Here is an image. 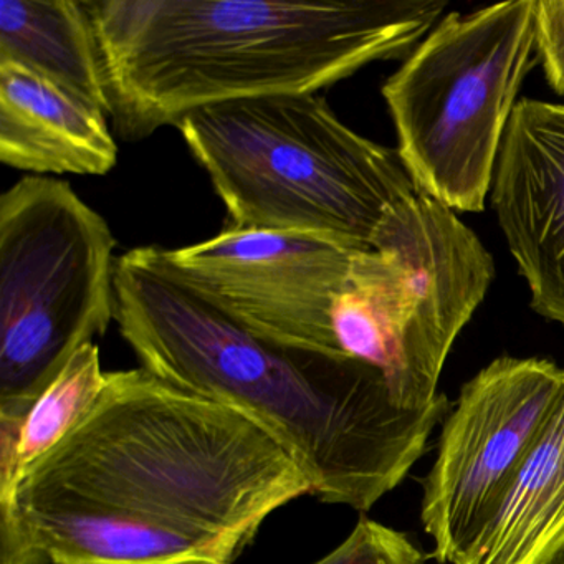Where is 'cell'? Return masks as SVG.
Returning <instances> with one entry per match:
<instances>
[{
	"label": "cell",
	"instance_id": "cell-1",
	"mask_svg": "<svg viewBox=\"0 0 564 564\" xmlns=\"http://www.w3.org/2000/svg\"><path fill=\"white\" fill-rule=\"evenodd\" d=\"M305 495L302 465L242 412L144 368L107 372L0 503V564H234Z\"/></svg>",
	"mask_w": 564,
	"mask_h": 564
},
{
	"label": "cell",
	"instance_id": "cell-2",
	"mask_svg": "<svg viewBox=\"0 0 564 564\" xmlns=\"http://www.w3.org/2000/svg\"><path fill=\"white\" fill-rule=\"evenodd\" d=\"M115 322L141 368L265 429L323 503L371 510L452 411L442 392L422 411L399 408L371 366L259 338L181 280L161 247L117 259Z\"/></svg>",
	"mask_w": 564,
	"mask_h": 564
},
{
	"label": "cell",
	"instance_id": "cell-3",
	"mask_svg": "<svg viewBox=\"0 0 564 564\" xmlns=\"http://www.w3.org/2000/svg\"><path fill=\"white\" fill-rule=\"evenodd\" d=\"M115 133L141 141L193 111L316 94L409 54L442 0H84Z\"/></svg>",
	"mask_w": 564,
	"mask_h": 564
},
{
	"label": "cell",
	"instance_id": "cell-4",
	"mask_svg": "<svg viewBox=\"0 0 564 564\" xmlns=\"http://www.w3.org/2000/svg\"><path fill=\"white\" fill-rule=\"evenodd\" d=\"M176 128L236 229L371 247L389 214L419 193L398 150L346 127L316 94L214 105Z\"/></svg>",
	"mask_w": 564,
	"mask_h": 564
},
{
	"label": "cell",
	"instance_id": "cell-5",
	"mask_svg": "<svg viewBox=\"0 0 564 564\" xmlns=\"http://www.w3.org/2000/svg\"><path fill=\"white\" fill-rule=\"evenodd\" d=\"M494 279L477 234L419 191L356 252L329 315L336 356L381 372L399 408H431L448 352Z\"/></svg>",
	"mask_w": 564,
	"mask_h": 564
},
{
	"label": "cell",
	"instance_id": "cell-6",
	"mask_svg": "<svg viewBox=\"0 0 564 564\" xmlns=\"http://www.w3.org/2000/svg\"><path fill=\"white\" fill-rule=\"evenodd\" d=\"M534 12L536 0L451 12L382 87L402 164L448 209H485L536 48Z\"/></svg>",
	"mask_w": 564,
	"mask_h": 564
},
{
	"label": "cell",
	"instance_id": "cell-7",
	"mask_svg": "<svg viewBox=\"0 0 564 564\" xmlns=\"http://www.w3.org/2000/svg\"><path fill=\"white\" fill-rule=\"evenodd\" d=\"M107 220L65 181L25 176L0 197V429H15L75 351L115 319Z\"/></svg>",
	"mask_w": 564,
	"mask_h": 564
},
{
	"label": "cell",
	"instance_id": "cell-8",
	"mask_svg": "<svg viewBox=\"0 0 564 564\" xmlns=\"http://www.w3.org/2000/svg\"><path fill=\"white\" fill-rule=\"evenodd\" d=\"M564 384L550 359H495L462 388L424 478L421 520L432 556L458 564L543 431Z\"/></svg>",
	"mask_w": 564,
	"mask_h": 564
},
{
	"label": "cell",
	"instance_id": "cell-9",
	"mask_svg": "<svg viewBox=\"0 0 564 564\" xmlns=\"http://www.w3.org/2000/svg\"><path fill=\"white\" fill-rule=\"evenodd\" d=\"M359 249L316 234L227 227L194 246L161 247V256L259 338L338 358L329 315Z\"/></svg>",
	"mask_w": 564,
	"mask_h": 564
},
{
	"label": "cell",
	"instance_id": "cell-10",
	"mask_svg": "<svg viewBox=\"0 0 564 564\" xmlns=\"http://www.w3.org/2000/svg\"><path fill=\"white\" fill-rule=\"evenodd\" d=\"M491 206L527 280L531 308L564 328V105L518 101L498 156Z\"/></svg>",
	"mask_w": 564,
	"mask_h": 564
},
{
	"label": "cell",
	"instance_id": "cell-11",
	"mask_svg": "<svg viewBox=\"0 0 564 564\" xmlns=\"http://www.w3.org/2000/svg\"><path fill=\"white\" fill-rule=\"evenodd\" d=\"M0 161L42 174L105 176L118 144L105 111L14 62H0Z\"/></svg>",
	"mask_w": 564,
	"mask_h": 564
},
{
	"label": "cell",
	"instance_id": "cell-12",
	"mask_svg": "<svg viewBox=\"0 0 564 564\" xmlns=\"http://www.w3.org/2000/svg\"><path fill=\"white\" fill-rule=\"evenodd\" d=\"M564 554V384L543 431L458 564H551Z\"/></svg>",
	"mask_w": 564,
	"mask_h": 564
},
{
	"label": "cell",
	"instance_id": "cell-13",
	"mask_svg": "<svg viewBox=\"0 0 564 564\" xmlns=\"http://www.w3.org/2000/svg\"><path fill=\"white\" fill-rule=\"evenodd\" d=\"M0 62H14L108 113L94 24L84 0H0Z\"/></svg>",
	"mask_w": 564,
	"mask_h": 564
},
{
	"label": "cell",
	"instance_id": "cell-14",
	"mask_svg": "<svg viewBox=\"0 0 564 564\" xmlns=\"http://www.w3.org/2000/svg\"><path fill=\"white\" fill-rule=\"evenodd\" d=\"M105 384L100 349L87 343L39 395L19 427L0 429V503L11 500L29 468L87 417Z\"/></svg>",
	"mask_w": 564,
	"mask_h": 564
},
{
	"label": "cell",
	"instance_id": "cell-15",
	"mask_svg": "<svg viewBox=\"0 0 564 564\" xmlns=\"http://www.w3.org/2000/svg\"><path fill=\"white\" fill-rule=\"evenodd\" d=\"M313 564H425V556L408 534L361 518L341 544Z\"/></svg>",
	"mask_w": 564,
	"mask_h": 564
},
{
	"label": "cell",
	"instance_id": "cell-16",
	"mask_svg": "<svg viewBox=\"0 0 564 564\" xmlns=\"http://www.w3.org/2000/svg\"><path fill=\"white\" fill-rule=\"evenodd\" d=\"M534 28L547 84L564 97V0H536Z\"/></svg>",
	"mask_w": 564,
	"mask_h": 564
},
{
	"label": "cell",
	"instance_id": "cell-17",
	"mask_svg": "<svg viewBox=\"0 0 564 564\" xmlns=\"http://www.w3.org/2000/svg\"><path fill=\"white\" fill-rule=\"evenodd\" d=\"M551 564H564V554H561V556L557 557V560L554 561V563H551Z\"/></svg>",
	"mask_w": 564,
	"mask_h": 564
}]
</instances>
